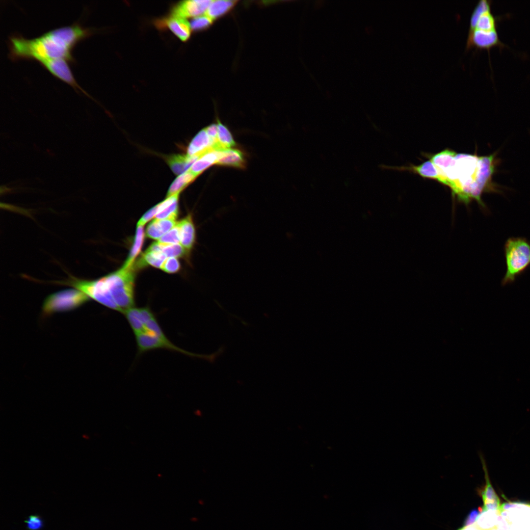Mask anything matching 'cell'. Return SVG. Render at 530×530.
<instances>
[{"label": "cell", "mask_w": 530, "mask_h": 530, "mask_svg": "<svg viewBox=\"0 0 530 530\" xmlns=\"http://www.w3.org/2000/svg\"><path fill=\"white\" fill-rule=\"evenodd\" d=\"M496 155V153L480 157L456 153L451 164L441 175L443 184L450 188L452 197L458 202L468 205L476 201L487 213L488 208L481 198L483 194L503 193L492 179L500 161Z\"/></svg>", "instance_id": "cell-1"}, {"label": "cell", "mask_w": 530, "mask_h": 530, "mask_svg": "<svg viewBox=\"0 0 530 530\" xmlns=\"http://www.w3.org/2000/svg\"><path fill=\"white\" fill-rule=\"evenodd\" d=\"M93 31L90 28L75 23L53 29L32 39L12 35L8 40L9 56L12 60L33 59L39 63L56 59L73 62V49L79 41L90 36Z\"/></svg>", "instance_id": "cell-2"}, {"label": "cell", "mask_w": 530, "mask_h": 530, "mask_svg": "<svg viewBox=\"0 0 530 530\" xmlns=\"http://www.w3.org/2000/svg\"><path fill=\"white\" fill-rule=\"evenodd\" d=\"M135 270L133 265L128 268L122 267L101 278L119 312L122 313L134 306Z\"/></svg>", "instance_id": "cell-3"}, {"label": "cell", "mask_w": 530, "mask_h": 530, "mask_svg": "<svg viewBox=\"0 0 530 530\" xmlns=\"http://www.w3.org/2000/svg\"><path fill=\"white\" fill-rule=\"evenodd\" d=\"M506 265L502 286L512 284L530 266V241L521 237L508 238L504 245Z\"/></svg>", "instance_id": "cell-4"}, {"label": "cell", "mask_w": 530, "mask_h": 530, "mask_svg": "<svg viewBox=\"0 0 530 530\" xmlns=\"http://www.w3.org/2000/svg\"><path fill=\"white\" fill-rule=\"evenodd\" d=\"M90 300L83 292L76 289H66L48 295L42 308L43 317H47L55 313L75 310Z\"/></svg>", "instance_id": "cell-5"}, {"label": "cell", "mask_w": 530, "mask_h": 530, "mask_svg": "<svg viewBox=\"0 0 530 530\" xmlns=\"http://www.w3.org/2000/svg\"><path fill=\"white\" fill-rule=\"evenodd\" d=\"M499 510L508 530H530V504L505 503L501 504Z\"/></svg>", "instance_id": "cell-6"}, {"label": "cell", "mask_w": 530, "mask_h": 530, "mask_svg": "<svg viewBox=\"0 0 530 530\" xmlns=\"http://www.w3.org/2000/svg\"><path fill=\"white\" fill-rule=\"evenodd\" d=\"M496 46H504L499 39L496 29L483 30L475 29L468 31L465 46L466 51L473 48L489 51L491 48Z\"/></svg>", "instance_id": "cell-7"}, {"label": "cell", "mask_w": 530, "mask_h": 530, "mask_svg": "<svg viewBox=\"0 0 530 530\" xmlns=\"http://www.w3.org/2000/svg\"><path fill=\"white\" fill-rule=\"evenodd\" d=\"M68 62L64 59H56L44 61L40 63L56 78L69 84L76 91L80 90L90 97L76 81Z\"/></svg>", "instance_id": "cell-8"}, {"label": "cell", "mask_w": 530, "mask_h": 530, "mask_svg": "<svg viewBox=\"0 0 530 530\" xmlns=\"http://www.w3.org/2000/svg\"><path fill=\"white\" fill-rule=\"evenodd\" d=\"M212 0H189L180 2L172 9V15L185 19L197 17L206 13Z\"/></svg>", "instance_id": "cell-9"}, {"label": "cell", "mask_w": 530, "mask_h": 530, "mask_svg": "<svg viewBox=\"0 0 530 530\" xmlns=\"http://www.w3.org/2000/svg\"><path fill=\"white\" fill-rule=\"evenodd\" d=\"M156 24L160 28L168 27L182 41H186L190 36V24L186 19L172 15L167 18L157 21Z\"/></svg>", "instance_id": "cell-10"}, {"label": "cell", "mask_w": 530, "mask_h": 530, "mask_svg": "<svg viewBox=\"0 0 530 530\" xmlns=\"http://www.w3.org/2000/svg\"><path fill=\"white\" fill-rule=\"evenodd\" d=\"M180 243L190 254L196 242V230L191 214L178 222Z\"/></svg>", "instance_id": "cell-11"}, {"label": "cell", "mask_w": 530, "mask_h": 530, "mask_svg": "<svg viewBox=\"0 0 530 530\" xmlns=\"http://www.w3.org/2000/svg\"><path fill=\"white\" fill-rule=\"evenodd\" d=\"M166 258V256L161 251L160 244L156 242L150 245L134 266L137 269L148 265L160 268Z\"/></svg>", "instance_id": "cell-12"}, {"label": "cell", "mask_w": 530, "mask_h": 530, "mask_svg": "<svg viewBox=\"0 0 530 530\" xmlns=\"http://www.w3.org/2000/svg\"><path fill=\"white\" fill-rule=\"evenodd\" d=\"M215 150L214 144L210 139L205 129L199 132L189 143L187 155L199 156L210 150Z\"/></svg>", "instance_id": "cell-13"}, {"label": "cell", "mask_w": 530, "mask_h": 530, "mask_svg": "<svg viewBox=\"0 0 530 530\" xmlns=\"http://www.w3.org/2000/svg\"><path fill=\"white\" fill-rule=\"evenodd\" d=\"M199 157L197 155L175 154L167 157L166 160L173 173L180 175L189 170Z\"/></svg>", "instance_id": "cell-14"}, {"label": "cell", "mask_w": 530, "mask_h": 530, "mask_svg": "<svg viewBox=\"0 0 530 530\" xmlns=\"http://www.w3.org/2000/svg\"><path fill=\"white\" fill-rule=\"evenodd\" d=\"M180 193L166 198L158 204V211L156 219H173L176 220L179 213V197Z\"/></svg>", "instance_id": "cell-15"}, {"label": "cell", "mask_w": 530, "mask_h": 530, "mask_svg": "<svg viewBox=\"0 0 530 530\" xmlns=\"http://www.w3.org/2000/svg\"><path fill=\"white\" fill-rule=\"evenodd\" d=\"M223 151L212 150L202 154L193 164L190 171L198 177L210 166L217 163L223 155Z\"/></svg>", "instance_id": "cell-16"}, {"label": "cell", "mask_w": 530, "mask_h": 530, "mask_svg": "<svg viewBox=\"0 0 530 530\" xmlns=\"http://www.w3.org/2000/svg\"><path fill=\"white\" fill-rule=\"evenodd\" d=\"M178 223L173 219H155L147 227V236L154 239L159 240L164 234L172 229Z\"/></svg>", "instance_id": "cell-17"}, {"label": "cell", "mask_w": 530, "mask_h": 530, "mask_svg": "<svg viewBox=\"0 0 530 530\" xmlns=\"http://www.w3.org/2000/svg\"><path fill=\"white\" fill-rule=\"evenodd\" d=\"M216 164L243 168L245 166V159L240 150L227 149L223 151V155Z\"/></svg>", "instance_id": "cell-18"}, {"label": "cell", "mask_w": 530, "mask_h": 530, "mask_svg": "<svg viewBox=\"0 0 530 530\" xmlns=\"http://www.w3.org/2000/svg\"><path fill=\"white\" fill-rule=\"evenodd\" d=\"M402 169L411 171L424 178L435 180L439 183L441 182V175L430 160L424 162L418 165H411L409 167H404Z\"/></svg>", "instance_id": "cell-19"}, {"label": "cell", "mask_w": 530, "mask_h": 530, "mask_svg": "<svg viewBox=\"0 0 530 530\" xmlns=\"http://www.w3.org/2000/svg\"><path fill=\"white\" fill-rule=\"evenodd\" d=\"M144 238L145 232L143 226L137 225L133 244L122 267L128 268L133 265L136 258L141 251Z\"/></svg>", "instance_id": "cell-20"}, {"label": "cell", "mask_w": 530, "mask_h": 530, "mask_svg": "<svg viewBox=\"0 0 530 530\" xmlns=\"http://www.w3.org/2000/svg\"><path fill=\"white\" fill-rule=\"evenodd\" d=\"M236 2V0H212L205 15L212 20H215L229 12Z\"/></svg>", "instance_id": "cell-21"}, {"label": "cell", "mask_w": 530, "mask_h": 530, "mask_svg": "<svg viewBox=\"0 0 530 530\" xmlns=\"http://www.w3.org/2000/svg\"><path fill=\"white\" fill-rule=\"evenodd\" d=\"M501 517L500 510L481 511L475 525L483 530H489L497 526Z\"/></svg>", "instance_id": "cell-22"}, {"label": "cell", "mask_w": 530, "mask_h": 530, "mask_svg": "<svg viewBox=\"0 0 530 530\" xmlns=\"http://www.w3.org/2000/svg\"><path fill=\"white\" fill-rule=\"evenodd\" d=\"M196 176L190 170L179 175L170 185L167 193L166 197L179 193L191 184L196 178Z\"/></svg>", "instance_id": "cell-23"}, {"label": "cell", "mask_w": 530, "mask_h": 530, "mask_svg": "<svg viewBox=\"0 0 530 530\" xmlns=\"http://www.w3.org/2000/svg\"><path fill=\"white\" fill-rule=\"evenodd\" d=\"M135 335L146 330L139 312V308L132 307L123 312Z\"/></svg>", "instance_id": "cell-24"}, {"label": "cell", "mask_w": 530, "mask_h": 530, "mask_svg": "<svg viewBox=\"0 0 530 530\" xmlns=\"http://www.w3.org/2000/svg\"><path fill=\"white\" fill-rule=\"evenodd\" d=\"M217 146L220 151L230 149L236 143L228 128L219 120L217 122Z\"/></svg>", "instance_id": "cell-25"}, {"label": "cell", "mask_w": 530, "mask_h": 530, "mask_svg": "<svg viewBox=\"0 0 530 530\" xmlns=\"http://www.w3.org/2000/svg\"><path fill=\"white\" fill-rule=\"evenodd\" d=\"M475 29L483 30L496 29V19L493 15L491 10L482 13L477 19L473 28L468 31Z\"/></svg>", "instance_id": "cell-26"}, {"label": "cell", "mask_w": 530, "mask_h": 530, "mask_svg": "<svg viewBox=\"0 0 530 530\" xmlns=\"http://www.w3.org/2000/svg\"><path fill=\"white\" fill-rule=\"evenodd\" d=\"M159 243L160 245L162 252L167 258H181L184 256H188L190 254L181 244H164Z\"/></svg>", "instance_id": "cell-27"}, {"label": "cell", "mask_w": 530, "mask_h": 530, "mask_svg": "<svg viewBox=\"0 0 530 530\" xmlns=\"http://www.w3.org/2000/svg\"><path fill=\"white\" fill-rule=\"evenodd\" d=\"M491 1L489 0H480L474 8L469 21V30L472 29L478 17L484 12L491 10Z\"/></svg>", "instance_id": "cell-28"}, {"label": "cell", "mask_w": 530, "mask_h": 530, "mask_svg": "<svg viewBox=\"0 0 530 530\" xmlns=\"http://www.w3.org/2000/svg\"><path fill=\"white\" fill-rule=\"evenodd\" d=\"M158 242L164 244H180V236L178 224L161 237Z\"/></svg>", "instance_id": "cell-29"}, {"label": "cell", "mask_w": 530, "mask_h": 530, "mask_svg": "<svg viewBox=\"0 0 530 530\" xmlns=\"http://www.w3.org/2000/svg\"><path fill=\"white\" fill-rule=\"evenodd\" d=\"M212 20L206 15L194 18L190 23L191 29L194 31L203 30L208 27L212 23Z\"/></svg>", "instance_id": "cell-30"}, {"label": "cell", "mask_w": 530, "mask_h": 530, "mask_svg": "<svg viewBox=\"0 0 530 530\" xmlns=\"http://www.w3.org/2000/svg\"><path fill=\"white\" fill-rule=\"evenodd\" d=\"M181 268L180 262L177 258H167L163 263L160 269L168 273L178 272Z\"/></svg>", "instance_id": "cell-31"}, {"label": "cell", "mask_w": 530, "mask_h": 530, "mask_svg": "<svg viewBox=\"0 0 530 530\" xmlns=\"http://www.w3.org/2000/svg\"><path fill=\"white\" fill-rule=\"evenodd\" d=\"M29 530H39L42 527V521L37 515H31L26 521Z\"/></svg>", "instance_id": "cell-32"}, {"label": "cell", "mask_w": 530, "mask_h": 530, "mask_svg": "<svg viewBox=\"0 0 530 530\" xmlns=\"http://www.w3.org/2000/svg\"><path fill=\"white\" fill-rule=\"evenodd\" d=\"M158 211V204L156 205L147 212H146L141 217L137 223V225L144 226L147 222L156 216Z\"/></svg>", "instance_id": "cell-33"}, {"label": "cell", "mask_w": 530, "mask_h": 530, "mask_svg": "<svg viewBox=\"0 0 530 530\" xmlns=\"http://www.w3.org/2000/svg\"><path fill=\"white\" fill-rule=\"evenodd\" d=\"M479 513V510L478 509H474L472 510L469 513L464 521V527H468L474 524L475 523H476Z\"/></svg>", "instance_id": "cell-34"}, {"label": "cell", "mask_w": 530, "mask_h": 530, "mask_svg": "<svg viewBox=\"0 0 530 530\" xmlns=\"http://www.w3.org/2000/svg\"><path fill=\"white\" fill-rule=\"evenodd\" d=\"M489 530H508V528L506 523L502 517L497 526Z\"/></svg>", "instance_id": "cell-35"}, {"label": "cell", "mask_w": 530, "mask_h": 530, "mask_svg": "<svg viewBox=\"0 0 530 530\" xmlns=\"http://www.w3.org/2000/svg\"><path fill=\"white\" fill-rule=\"evenodd\" d=\"M473 525H472L471 526H468V527H463L462 528H461V529H459L458 530H473Z\"/></svg>", "instance_id": "cell-36"}, {"label": "cell", "mask_w": 530, "mask_h": 530, "mask_svg": "<svg viewBox=\"0 0 530 530\" xmlns=\"http://www.w3.org/2000/svg\"><path fill=\"white\" fill-rule=\"evenodd\" d=\"M473 530H482V529H480V528H478V527H477V526H476V525H475V524H473Z\"/></svg>", "instance_id": "cell-37"}]
</instances>
